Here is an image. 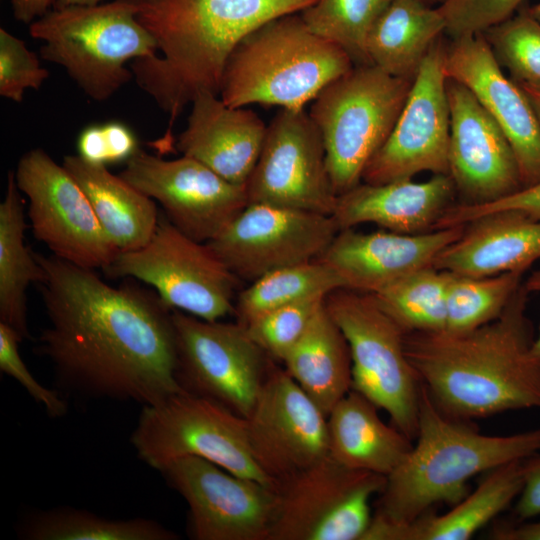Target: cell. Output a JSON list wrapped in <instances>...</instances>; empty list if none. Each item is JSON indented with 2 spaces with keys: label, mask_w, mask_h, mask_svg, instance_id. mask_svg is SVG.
Returning a JSON list of instances; mask_svg holds the SVG:
<instances>
[{
  "label": "cell",
  "mask_w": 540,
  "mask_h": 540,
  "mask_svg": "<svg viewBox=\"0 0 540 540\" xmlns=\"http://www.w3.org/2000/svg\"><path fill=\"white\" fill-rule=\"evenodd\" d=\"M130 440L140 460L155 470L196 456L277 489L253 457L246 418L206 398L184 391L142 406Z\"/></svg>",
  "instance_id": "9c48e42d"
},
{
  "label": "cell",
  "mask_w": 540,
  "mask_h": 540,
  "mask_svg": "<svg viewBox=\"0 0 540 540\" xmlns=\"http://www.w3.org/2000/svg\"><path fill=\"white\" fill-rule=\"evenodd\" d=\"M49 72L25 42L0 29V95L21 102L26 89H39Z\"/></svg>",
  "instance_id": "f35d334b"
},
{
  "label": "cell",
  "mask_w": 540,
  "mask_h": 540,
  "mask_svg": "<svg viewBox=\"0 0 540 540\" xmlns=\"http://www.w3.org/2000/svg\"><path fill=\"white\" fill-rule=\"evenodd\" d=\"M419 1L430 6L438 7L441 4H443L445 0H419Z\"/></svg>",
  "instance_id": "816d5d0a"
},
{
  "label": "cell",
  "mask_w": 540,
  "mask_h": 540,
  "mask_svg": "<svg viewBox=\"0 0 540 540\" xmlns=\"http://www.w3.org/2000/svg\"><path fill=\"white\" fill-rule=\"evenodd\" d=\"M445 29L438 7L419 0H392L369 33V61L389 75L414 80Z\"/></svg>",
  "instance_id": "f546056e"
},
{
  "label": "cell",
  "mask_w": 540,
  "mask_h": 540,
  "mask_svg": "<svg viewBox=\"0 0 540 540\" xmlns=\"http://www.w3.org/2000/svg\"><path fill=\"white\" fill-rule=\"evenodd\" d=\"M522 284L493 321L467 332H413L405 353L420 383L447 416L469 421L540 409V360L532 353Z\"/></svg>",
  "instance_id": "7a4b0ae2"
},
{
  "label": "cell",
  "mask_w": 540,
  "mask_h": 540,
  "mask_svg": "<svg viewBox=\"0 0 540 540\" xmlns=\"http://www.w3.org/2000/svg\"><path fill=\"white\" fill-rule=\"evenodd\" d=\"M392 0H315L300 11L307 27L340 47L354 65H372L369 33Z\"/></svg>",
  "instance_id": "d590c367"
},
{
  "label": "cell",
  "mask_w": 540,
  "mask_h": 540,
  "mask_svg": "<svg viewBox=\"0 0 540 540\" xmlns=\"http://www.w3.org/2000/svg\"><path fill=\"white\" fill-rule=\"evenodd\" d=\"M449 176L464 204L495 201L522 188L514 152L501 128L463 84L447 78Z\"/></svg>",
  "instance_id": "ffe728a7"
},
{
  "label": "cell",
  "mask_w": 540,
  "mask_h": 540,
  "mask_svg": "<svg viewBox=\"0 0 540 540\" xmlns=\"http://www.w3.org/2000/svg\"><path fill=\"white\" fill-rule=\"evenodd\" d=\"M521 520L540 515V454L526 458V475L523 489L515 506Z\"/></svg>",
  "instance_id": "ee69618b"
},
{
  "label": "cell",
  "mask_w": 540,
  "mask_h": 540,
  "mask_svg": "<svg viewBox=\"0 0 540 540\" xmlns=\"http://www.w3.org/2000/svg\"><path fill=\"white\" fill-rule=\"evenodd\" d=\"M338 289H343V285L335 272L314 260L276 270L252 282L238 293L234 314L238 323L246 325L269 311L327 296Z\"/></svg>",
  "instance_id": "d6a6232c"
},
{
  "label": "cell",
  "mask_w": 540,
  "mask_h": 540,
  "mask_svg": "<svg viewBox=\"0 0 540 540\" xmlns=\"http://www.w3.org/2000/svg\"><path fill=\"white\" fill-rule=\"evenodd\" d=\"M448 79L467 87L505 134L522 187L540 182V125L522 88L507 77L482 33L445 45Z\"/></svg>",
  "instance_id": "44dd1931"
},
{
  "label": "cell",
  "mask_w": 540,
  "mask_h": 540,
  "mask_svg": "<svg viewBox=\"0 0 540 540\" xmlns=\"http://www.w3.org/2000/svg\"><path fill=\"white\" fill-rule=\"evenodd\" d=\"M105 272L114 278L142 281L170 309L206 321L234 314L242 283L206 243L182 233L165 215L159 216L145 246L119 253Z\"/></svg>",
  "instance_id": "30bf717a"
},
{
  "label": "cell",
  "mask_w": 540,
  "mask_h": 540,
  "mask_svg": "<svg viewBox=\"0 0 540 540\" xmlns=\"http://www.w3.org/2000/svg\"><path fill=\"white\" fill-rule=\"evenodd\" d=\"M26 540H177L178 534L146 518L111 519L72 507L37 512L22 522Z\"/></svg>",
  "instance_id": "1f68e13d"
},
{
  "label": "cell",
  "mask_w": 540,
  "mask_h": 540,
  "mask_svg": "<svg viewBox=\"0 0 540 540\" xmlns=\"http://www.w3.org/2000/svg\"><path fill=\"white\" fill-rule=\"evenodd\" d=\"M412 83L374 65H354L312 100L309 115L322 135L337 196L362 182L366 166L389 137Z\"/></svg>",
  "instance_id": "52a82bcc"
},
{
  "label": "cell",
  "mask_w": 540,
  "mask_h": 540,
  "mask_svg": "<svg viewBox=\"0 0 540 540\" xmlns=\"http://www.w3.org/2000/svg\"><path fill=\"white\" fill-rule=\"evenodd\" d=\"M325 306L343 332L352 360V387L409 439L418 428L421 383L405 353V331L376 303L373 296L338 289Z\"/></svg>",
  "instance_id": "ba28073f"
},
{
  "label": "cell",
  "mask_w": 540,
  "mask_h": 540,
  "mask_svg": "<svg viewBox=\"0 0 540 540\" xmlns=\"http://www.w3.org/2000/svg\"><path fill=\"white\" fill-rule=\"evenodd\" d=\"M100 1L101 0H55L54 7L57 9L71 6H94Z\"/></svg>",
  "instance_id": "681fc988"
},
{
  "label": "cell",
  "mask_w": 540,
  "mask_h": 540,
  "mask_svg": "<svg viewBox=\"0 0 540 540\" xmlns=\"http://www.w3.org/2000/svg\"><path fill=\"white\" fill-rule=\"evenodd\" d=\"M526 290L531 292L540 293V268L534 271L523 284ZM532 353L533 355L540 360V328L539 333L536 338H534L532 343Z\"/></svg>",
  "instance_id": "7dc6e473"
},
{
  "label": "cell",
  "mask_w": 540,
  "mask_h": 540,
  "mask_svg": "<svg viewBox=\"0 0 540 540\" xmlns=\"http://www.w3.org/2000/svg\"><path fill=\"white\" fill-rule=\"evenodd\" d=\"M24 204L14 172H9L0 204V322L29 337L26 291L38 284L44 270L34 252L25 245Z\"/></svg>",
  "instance_id": "4dcf8cb0"
},
{
  "label": "cell",
  "mask_w": 540,
  "mask_h": 540,
  "mask_svg": "<svg viewBox=\"0 0 540 540\" xmlns=\"http://www.w3.org/2000/svg\"><path fill=\"white\" fill-rule=\"evenodd\" d=\"M23 337L11 326L0 322V370L14 378L28 394L44 406L47 414L59 418L66 414L67 404L58 391L38 382L25 365L19 353Z\"/></svg>",
  "instance_id": "60d3db41"
},
{
  "label": "cell",
  "mask_w": 540,
  "mask_h": 540,
  "mask_svg": "<svg viewBox=\"0 0 540 540\" xmlns=\"http://www.w3.org/2000/svg\"><path fill=\"white\" fill-rule=\"evenodd\" d=\"M172 316L183 391L247 418L274 360L238 322L206 321L179 310Z\"/></svg>",
  "instance_id": "7c38bea8"
},
{
  "label": "cell",
  "mask_w": 540,
  "mask_h": 540,
  "mask_svg": "<svg viewBox=\"0 0 540 540\" xmlns=\"http://www.w3.org/2000/svg\"><path fill=\"white\" fill-rule=\"evenodd\" d=\"M325 298L316 296L277 308L243 326L250 338L271 359L282 362L301 338Z\"/></svg>",
  "instance_id": "74e56055"
},
{
  "label": "cell",
  "mask_w": 540,
  "mask_h": 540,
  "mask_svg": "<svg viewBox=\"0 0 540 540\" xmlns=\"http://www.w3.org/2000/svg\"><path fill=\"white\" fill-rule=\"evenodd\" d=\"M10 2L15 19L30 25L46 14L55 0H10Z\"/></svg>",
  "instance_id": "bcb514c9"
},
{
  "label": "cell",
  "mask_w": 540,
  "mask_h": 540,
  "mask_svg": "<svg viewBox=\"0 0 540 540\" xmlns=\"http://www.w3.org/2000/svg\"><path fill=\"white\" fill-rule=\"evenodd\" d=\"M523 0H445L438 6L451 39L479 34L511 17Z\"/></svg>",
  "instance_id": "ab89813d"
},
{
  "label": "cell",
  "mask_w": 540,
  "mask_h": 540,
  "mask_svg": "<svg viewBox=\"0 0 540 540\" xmlns=\"http://www.w3.org/2000/svg\"><path fill=\"white\" fill-rule=\"evenodd\" d=\"M43 59L60 65L90 98L104 101L133 78L127 63L157 53L134 0L54 8L29 25Z\"/></svg>",
  "instance_id": "8992f818"
},
{
  "label": "cell",
  "mask_w": 540,
  "mask_h": 540,
  "mask_svg": "<svg viewBox=\"0 0 540 540\" xmlns=\"http://www.w3.org/2000/svg\"><path fill=\"white\" fill-rule=\"evenodd\" d=\"M447 285V271L426 267L371 295L406 334L436 332L446 327Z\"/></svg>",
  "instance_id": "836d02e7"
},
{
  "label": "cell",
  "mask_w": 540,
  "mask_h": 540,
  "mask_svg": "<svg viewBox=\"0 0 540 540\" xmlns=\"http://www.w3.org/2000/svg\"><path fill=\"white\" fill-rule=\"evenodd\" d=\"M18 189L29 200L34 237L58 258L81 267L106 269L120 253L104 233L81 187L41 148L17 164Z\"/></svg>",
  "instance_id": "4fadbf2b"
},
{
  "label": "cell",
  "mask_w": 540,
  "mask_h": 540,
  "mask_svg": "<svg viewBox=\"0 0 540 540\" xmlns=\"http://www.w3.org/2000/svg\"><path fill=\"white\" fill-rule=\"evenodd\" d=\"M119 175L158 201L177 229L201 243L217 237L248 205L245 186L184 155L165 160L139 149Z\"/></svg>",
  "instance_id": "ac0fdd59"
},
{
  "label": "cell",
  "mask_w": 540,
  "mask_h": 540,
  "mask_svg": "<svg viewBox=\"0 0 540 540\" xmlns=\"http://www.w3.org/2000/svg\"><path fill=\"white\" fill-rule=\"evenodd\" d=\"M490 536L495 540H540V521L501 524L492 530Z\"/></svg>",
  "instance_id": "f6af8a7d"
},
{
  "label": "cell",
  "mask_w": 540,
  "mask_h": 540,
  "mask_svg": "<svg viewBox=\"0 0 540 540\" xmlns=\"http://www.w3.org/2000/svg\"><path fill=\"white\" fill-rule=\"evenodd\" d=\"M245 187L248 204L332 215L337 195L323 138L304 108H281L267 125L259 158Z\"/></svg>",
  "instance_id": "5bb4252c"
},
{
  "label": "cell",
  "mask_w": 540,
  "mask_h": 540,
  "mask_svg": "<svg viewBox=\"0 0 540 540\" xmlns=\"http://www.w3.org/2000/svg\"><path fill=\"white\" fill-rule=\"evenodd\" d=\"M455 193L448 174H434L422 182H361L337 196L331 216L339 230L372 223L391 232L419 234L434 230Z\"/></svg>",
  "instance_id": "cb8c5ba5"
},
{
  "label": "cell",
  "mask_w": 540,
  "mask_h": 540,
  "mask_svg": "<svg viewBox=\"0 0 540 540\" xmlns=\"http://www.w3.org/2000/svg\"><path fill=\"white\" fill-rule=\"evenodd\" d=\"M101 125L107 164L127 162L139 150L134 133L125 124L108 122Z\"/></svg>",
  "instance_id": "7bdbcfd3"
},
{
  "label": "cell",
  "mask_w": 540,
  "mask_h": 540,
  "mask_svg": "<svg viewBox=\"0 0 540 540\" xmlns=\"http://www.w3.org/2000/svg\"><path fill=\"white\" fill-rule=\"evenodd\" d=\"M339 228L331 215L248 204L206 244L241 281L317 260Z\"/></svg>",
  "instance_id": "2e32d148"
},
{
  "label": "cell",
  "mask_w": 540,
  "mask_h": 540,
  "mask_svg": "<svg viewBox=\"0 0 540 540\" xmlns=\"http://www.w3.org/2000/svg\"><path fill=\"white\" fill-rule=\"evenodd\" d=\"M353 67L351 58L313 33L299 12L281 15L237 44L226 63L219 96L231 107L261 104L303 109Z\"/></svg>",
  "instance_id": "5b68a950"
},
{
  "label": "cell",
  "mask_w": 540,
  "mask_h": 540,
  "mask_svg": "<svg viewBox=\"0 0 540 540\" xmlns=\"http://www.w3.org/2000/svg\"><path fill=\"white\" fill-rule=\"evenodd\" d=\"M416 444L386 477L374 515L408 523L437 504L454 506L468 480L505 463L540 452V428L512 435H486L445 415L421 384Z\"/></svg>",
  "instance_id": "277c9868"
},
{
  "label": "cell",
  "mask_w": 540,
  "mask_h": 540,
  "mask_svg": "<svg viewBox=\"0 0 540 540\" xmlns=\"http://www.w3.org/2000/svg\"><path fill=\"white\" fill-rule=\"evenodd\" d=\"M464 228L419 234L342 229L317 260L335 272L343 289L375 294L417 270L433 267L436 257Z\"/></svg>",
  "instance_id": "7402d4cb"
},
{
  "label": "cell",
  "mask_w": 540,
  "mask_h": 540,
  "mask_svg": "<svg viewBox=\"0 0 540 540\" xmlns=\"http://www.w3.org/2000/svg\"><path fill=\"white\" fill-rule=\"evenodd\" d=\"M540 260V218L519 211L494 212L465 225L433 267L469 276L524 272Z\"/></svg>",
  "instance_id": "d4e9b609"
},
{
  "label": "cell",
  "mask_w": 540,
  "mask_h": 540,
  "mask_svg": "<svg viewBox=\"0 0 540 540\" xmlns=\"http://www.w3.org/2000/svg\"><path fill=\"white\" fill-rule=\"evenodd\" d=\"M445 45L439 38L425 56L392 131L366 166L362 182L383 184L412 179L421 172L449 173Z\"/></svg>",
  "instance_id": "e0dca14e"
},
{
  "label": "cell",
  "mask_w": 540,
  "mask_h": 540,
  "mask_svg": "<svg viewBox=\"0 0 540 540\" xmlns=\"http://www.w3.org/2000/svg\"><path fill=\"white\" fill-rule=\"evenodd\" d=\"M282 363L288 374L326 416L351 390L349 345L328 312L325 301Z\"/></svg>",
  "instance_id": "f1b7e54d"
},
{
  "label": "cell",
  "mask_w": 540,
  "mask_h": 540,
  "mask_svg": "<svg viewBox=\"0 0 540 540\" xmlns=\"http://www.w3.org/2000/svg\"><path fill=\"white\" fill-rule=\"evenodd\" d=\"M48 325L38 351L63 388L98 399L157 404L178 383L172 312L156 291L126 278L119 287L94 269L35 253Z\"/></svg>",
  "instance_id": "6da1fadb"
},
{
  "label": "cell",
  "mask_w": 540,
  "mask_h": 540,
  "mask_svg": "<svg viewBox=\"0 0 540 540\" xmlns=\"http://www.w3.org/2000/svg\"><path fill=\"white\" fill-rule=\"evenodd\" d=\"M518 85L522 88L528 100L530 101L540 125V87L525 84Z\"/></svg>",
  "instance_id": "c3c4849f"
},
{
  "label": "cell",
  "mask_w": 540,
  "mask_h": 540,
  "mask_svg": "<svg viewBox=\"0 0 540 540\" xmlns=\"http://www.w3.org/2000/svg\"><path fill=\"white\" fill-rule=\"evenodd\" d=\"M386 476L348 468L327 455L282 480L269 540H362L370 501Z\"/></svg>",
  "instance_id": "8fae6325"
},
{
  "label": "cell",
  "mask_w": 540,
  "mask_h": 540,
  "mask_svg": "<svg viewBox=\"0 0 540 540\" xmlns=\"http://www.w3.org/2000/svg\"><path fill=\"white\" fill-rule=\"evenodd\" d=\"M328 455L340 464L388 476L412 448L411 439L385 424L377 407L351 389L327 416Z\"/></svg>",
  "instance_id": "4316f807"
},
{
  "label": "cell",
  "mask_w": 540,
  "mask_h": 540,
  "mask_svg": "<svg viewBox=\"0 0 540 540\" xmlns=\"http://www.w3.org/2000/svg\"><path fill=\"white\" fill-rule=\"evenodd\" d=\"M482 34L512 80L517 84L540 87V23L527 9Z\"/></svg>",
  "instance_id": "8d00e7d4"
},
{
  "label": "cell",
  "mask_w": 540,
  "mask_h": 540,
  "mask_svg": "<svg viewBox=\"0 0 540 540\" xmlns=\"http://www.w3.org/2000/svg\"><path fill=\"white\" fill-rule=\"evenodd\" d=\"M526 458L487 472L478 486L445 513L430 510L408 523H394L372 515L363 540H467L505 510L520 495Z\"/></svg>",
  "instance_id": "484cf974"
},
{
  "label": "cell",
  "mask_w": 540,
  "mask_h": 540,
  "mask_svg": "<svg viewBox=\"0 0 540 540\" xmlns=\"http://www.w3.org/2000/svg\"><path fill=\"white\" fill-rule=\"evenodd\" d=\"M499 211H519L540 218V182L488 203L452 204L442 214L434 230L466 225L477 218Z\"/></svg>",
  "instance_id": "b9f144b4"
},
{
  "label": "cell",
  "mask_w": 540,
  "mask_h": 540,
  "mask_svg": "<svg viewBox=\"0 0 540 540\" xmlns=\"http://www.w3.org/2000/svg\"><path fill=\"white\" fill-rule=\"evenodd\" d=\"M159 472L186 501L195 540H269L277 489L200 457L176 458Z\"/></svg>",
  "instance_id": "9a60e30c"
},
{
  "label": "cell",
  "mask_w": 540,
  "mask_h": 540,
  "mask_svg": "<svg viewBox=\"0 0 540 540\" xmlns=\"http://www.w3.org/2000/svg\"><path fill=\"white\" fill-rule=\"evenodd\" d=\"M523 274L469 276L448 272L445 330L467 332L496 319L522 285Z\"/></svg>",
  "instance_id": "e575fe53"
},
{
  "label": "cell",
  "mask_w": 540,
  "mask_h": 540,
  "mask_svg": "<svg viewBox=\"0 0 540 540\" xmlns=\"http://www.w3.org/2000/svg\"><path fill=\"white\" fill-rule=\"evenodd\" d=\"M157 52L130 63L133 78L169 116L159 140L169 148L178 116L201 93L219 95L237 44L263 23L315 0H134Z\"/></svg>",
  "instance_id": "3957f363"
},
{
  "label": "cell",
  "mask_w": 540,
  "mask_h": 540,
  "mask_svg": "<svg viewBox=\"0 0 540 540\" xmlns=\"http://www.w3.org/2000/svg\"><path fill=\"white\" fill-rule=\"evenodd\" d=\"M528 13L540 23V2L527 8Z\"/></svg>",
  "instance_id": "f907efd6"
},
{
  "label": "cell",
  "mask_w": 540,
  "mask_h": 540,
  "mask_svg": "<svg viewBox=\"0 0 540 540\" xmlns=\"http://www.w3.org/2000/svg\"><path fill=\"white\" fill-rule=\"evenodd\" d=\"M246 422L253 457L276 487L328 455L327 416L274 361Z\"/></svg>",
  "instance_id": "d6986e66"
},
{
  "label": "cell",
  "mask_w": 540,
  "mask_h": 540,
  "mask_svg": "<svg viewBox=\"0 0 540 540\" xmlns=\"http://www.w3.org/2000/svg\"><path fill=\"white\" fill-rule=\"evenodd\" d=\"M62 165L87 196L104 233L120 253L148 243L160 216L152 198L107 166L79 155H66Z\"/></svg>",
  "instance_id": "83f0119b"
},
{
  "label": "cell",
  "mask_w": 540,
  "mask_h": 540,
  "mask_svg": "<svg viewBox=\"0 0 540 540\" xmlns=\"http://www.w3.org/2000/svg\"><path fill=\"white\" fill-rule=\"evenodd\" d=\"M266 129L253 110L231 107L219 95L201 93L191 103L187 126L178 136L176 148L225 180L246 186Z\"/></svg>",
  "instance_id": "603a6c76"
}]
</instances>
